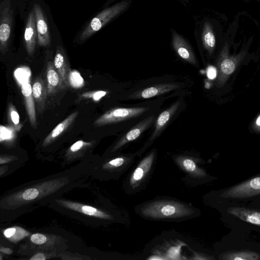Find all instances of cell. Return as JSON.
Listing matches in <instances>:
<instances>
[{"label": "cell", "instance_id": "cell-1", "mask_svg": "<svg viewBox=\"0 0 260 260\" xmlns=\"http://www.w3.org/2000/svg\"><path fill=\"white\" fill-rule=\"evenodd\" d=\"M89 163L77 165L43 178L20 184L0 197V223H11L54 199L85 185Z\"/></svg>", "mask_w": 260, "mask_h": 260}, {"label": "cell", "instance_id": "cell-14", "mask_svg": "<svg viewBox=\"0 0 260 260\" xmlns=\"http://www.w3.org/2000/svg\"><path fill=\"white\" fill-rule=\"evenodd\" d=\"M183 99L180 98L168 108L161 112L157 117L154 123V130L147 142L150 146L153 142L158 138L169 125L177 113L181 110Z\"/></svg>", "mask_w": 260, "mask_h": 260}, {"label": "cell", "instance_id": "cell-12", "mask_svg": "<svg viewBox=\"0 0 260 260\" xmlns=\"http://www.w3.org/2000/svg\"><path fill=\"white\" fill-rule=\"evenodd\" d=\"M156 117L155 114L148 115L140 120L132 127L128 128L113 144L103 156H110L117 153L124 146L137 139L154 124Z\"/></svg>", "mask_w": 260, "mask_h": 260}, {"label": "cell", "instance_id": "cell-23", "mask_svg": "<svg viewBox=\"0 0 260 260\" xmlns=\"http://www.w3.org/2000/svg\"><path fill=\"white\" fill-rule=\"evenodd\" d=\"M31 88L37 112L41 114L44 110L48 95L47 83L41 76H38L34 80Z\"/></svg>", "mask_w": 260, "mask_h": 260}, {"label": "cell", "instance_id": "cell-7", "mask_svg": "<svg viewBox=\"0 0 260 260\" xmlns=\"http://www.w3.org/2000/svg\"><path fill=\"white\" fill-rule=\"evenodd\" d=\"M225 236L223 252L219 258L225 260H260V244L245 238V234L235 231Z\"/></svg>", "mask_w": 260, "mask_h": 260}, {"label": "cell", "instance_id": "cell-32", "mask_svg": "<svg viewBox=\"0 0 260 260\" xmlns=\"http://www.w3.org/2000/svg\"><path fill=\"white\" fill-rule=\"evenodd\" d=\"M107 93V91L97 90L92 92H87L81 94L80 97L83 99H91L94 101H99Z\"/></svg>", "mask_w": 260, "mask_h": 260}, {"label": "cell", "instance_id": "cell-30", "mask_svg": "<svg viewBox=\"0 0 260 260\" xmlns=\"http://www.w3.org/2000/svg\"><path fill=\"white\" fill-rule=\"evenodd\" d=\"M8 117L9 122L16 130H20V118L15 107L10 104L8 107Z\"/></svg>", "mask_w": 260, "mask_h": 260}, {"label": "cell", "instance_id": "cell-16", "mask_svg": "<svg viewBox=\"0 0 260 260\" xmlns=\"http://www.w3.org/2000/svg\"><path fill=\"white\" fill-rule=\"evenodd\" d=\"M180 86V85L177 83L154 85L132 93L128 96V98L133 100L148 99L175 90L179 88Z\"/></svg>", "mask_w": 260, "mask_h": 260}, {"label": "cell", "instance_id": "cell-24", "mask_svg": "<svg viewBox=\"0 0 260 260\" xmlns=\"http://www.w3.org/2000/svg\"><path fill=\"white\" fill-rule=\"evenodd\" d=\"M46 73L48 95L54 94L67 87L51 61L47 63Z\"/></svg>", "mask_w": 260, "mask_h": 260}, {"label": "cell", "instance_id": "cell-25", "mask_svg": "<svg viewBox=\"0 0 260 260\" xmlns=\"http://www.w3.org/2000/svg\"><path fill=\"white\" fill-rule=\"evenodd\" d=\"M21 92L23 96L25 109L31 127H37L36 105L32 93L31 85L28 83L21 85Z\"/></svg>", "mask_w": 260, "mask_h": 260}, {"label": "cell", "instance_id": "cell-26", "mask_svg": "<svg viewBox=\"0 0 260 260\" xmlns=\"http://www.w3.org/2000/svg\"><path fill=\"white\" fill-rule=\"evenodd\" d=\"M53 63L64 83L68 87V77L71 70L66 52L60 46L56 47Z\"/></svg>", "mask_w": 260, "mask_h": 260}, {"label": "cell", "instance_id": "cell-31", "mask_svg": "<svg viewBox=\"0 0 260 260\" xmlns=\"http://www.w3.org/2000/svg\"><path fill=\"white\" fill-rule=\"evenodd\" d=\"M220 68L222 75H229L234 71L236 65L233 60L227 58L222 60Z\"/></svg>", "mask_w": 260, "mask_h": 260}, {"label": "cell", "instance_id": "cell-37", "mask_svg": "<svg viewBox=\"0 0 260 260\" xmlns=\"http://www.w3.org/2000/svg\"><path fill=\"white\" fill-rule=\"evenodd\" d=\"M254 126L257 130L260 131V115L256 118Z\"/></svg>", "mask_w": 260, "mask_h": 260}, {"label": "cell", "instance_id": "cell-29", "mask_svg": "<svg viewBox=\"0 0 260 260\" xmlns=\"http://www.w3.org/2000/svg\"><path fill=\"white\" fill-rule=\"evenodd\" d=\"M69 86L75 88H79L84 85V81L78 71H71L68 77Z\"/></svg>", "mask_w": 260, "mask_h": 260}, {"label": "cell", "instance_id": "cell-4", "mask_svg": "<svg viewBox=\"0 0 260 260\" xmlns=\"http://www.w3.org/2000/svg\"><path fill=\"white\" fill-rule=\"evenodd\" d=\"M149 146L146 143L141 150L134 153L95 156L89 165L90 176L100 181L118 179L133 164L135 158Z\"/></svg>", "mask_w": 260, "mask_h": 260}, {"label": "cell", "instance_id": "cell-9", "mask_svg": "<svg viewBox=\"0 0 260 260\" xmlns=\"http://www.w3.org/2000/svg\"><path fill=\"white\" fill-rule=\"evenodd\" d=\"M151 106L116 107L113 108L98 118L94 122L96 126H102L117 123L135 120L145 116L149 112Z\"/></svg>", "mask_w": 260, "mask_h": 260}, {"label": "cell", "instance_id": "cell-33", "mask_svg": "<svg viewBox=\"0 0 260 260\" xmlns=\"http://www.w3.org/2000/svg\"><path fill=\"white\" fill-rule=\"evenodd\" d=\"M52 255L47 252L43 251L36 252L28 258L31 260H44L50 258V256Z\"/></svg>", "mask_w": 260, "mask_h": 260}, {"label": "cell", "instance_id": "cell-36", "mask_svg": "<svg viewBox=\"0 0 260 260\" xmlns=\"http://www.w3.org/2000/svg\"><path fill=\"white\" fill-rule=\"evenodd\" d=\"M216 76V70L212 67H210L208 70V76L210 79L214 78Z\"/></svg>", "mask_w": 260, "mask_h": 260}, {"label": "cell", "instance_id": "cell-19", "mask_svg": "<svg viewBox=\"0 0 260 260\" xmlns=\"http://www.w3.org/2000/svg\"><path fill=\"white\" fill-rule=\"evenodd\" d=\"M38 32V42L40 46L47 47L50 45V36L47 21L40 6L35 4L33 8Z\"/></svg>", "mask_w": 260, "mask_h": 260}, {"label": "cell", "instance_id": "cell-10", "mask_svg": "<svg viewBox=\"0 0 260 260\" xmlns=\"http://www.w3.org/2000/svg\"><path fill=\"white\" fill-rule=\"evenodd\" d=\"M95 145L94 141L78 140L60 153L58 162L62 168L77 161L90 163L95 157L92 155Z\"/></svg>", "mask_w": 260, "mask_h": 260}, {"label": "cell", "instance_id": "cell-13", "mask_svg": "<svg viewBox=\"0 0 260 260\" xmlns=\"http://www.w3.org/2000/svg\"><path fill=\"white\" fill-rule=\"evenodd\" d=\"M13 11L10 0H4L0 6V50L5 54L7 50L13 24Z\"/></svg>", "mask_w": 260, "mask_h": 260}, {"label": "cell", "instance_id": "cell-6", "mask_svg": "<svg viewBox=\"0 0 260 260\" xmlns=\"http://www.w3.org/2000/svg\"><path fill=\"white\" fill-rule=\"evenodd\" d=\"M31 231L30 235L26 239L28 244L32 245L31 248L45 251L50 254L51 253L49 250L52 253L66 252V249L71 246L70 244L81 243L79 240L77 241V238H74L72 235L57 229H45L38 232H32L31 229Z\"/></svg>", "mask_w": 260, "mask_h": 260}, {"label": "cell", "instance_id": "cell-18", "mask_svg": "<svg viewBox=\"0 0 260 260\" xmlns=\"http://www.w3.org/2000/svg\"><path fill=\"white\" fill-rule=\"evenodd\" d=\"M172 46L177 55L186 62L197 66L196 56L188 44L176 31L172 29Z\"/></svg>", "mask_w": 260, "mask_h": 260}, {"label": "cell", "instance_id": "cell-21", "mask_svg": "<svg viewBox=\"0 0 260 260\" xmlns=\"http://www.w3.org/2000/svg\"><path fill=\"white\" fill-rule=\"evenodd\" d=\"M78 114V111H75L69 115L62 121L58 124L51 133L44 139L41 144V148L45 151L53 145L61 135H62L75 120Z\"/></svg>", "mask_w": 260, "mask_h": 260}, {"label": "cell", "instance_id": "cell-20", "mask_svg": "<svg viewBox=\"0 0 260 260\" xmlns=\"http://www.w3.org/2000/svg\"><path fill=\"white\" fill-rule=\"evenodd\" d=\"M1 230V241L5 245L16 244L20 241L27 239L31 231L18 225L8 226Z\"/></svg>", "mask_w": 260, "mask_h": 260}, {"label": "cell", "instance_id": "cell-22", "mask_svg": "<svg viewBox=\"0 0 260 260\" xmlns=\"http://www.w3.org/2000/svg\"><path fill=\"white\" fill-rule=\"evenodd\" d=\"M37 39L36 17L32 9L29 14L24 34L25 46L29 56H32L34 54Z\"/></svg>", "mask_w": 260, "mask_h": 260}, {"label": "cell", "instance_id": "cell-3", "mask_svg": "<svg viewBox=\"0 0 260 260\" xmlns=\"http://www.w3.org/2000/svg\"><path fill=\"white\" fill-rule=\"evenodd\" d=\"M224 222L233 230L260 234V200L249 202L219 201Z\"/></svg>", "mask_w": 260, "mask_h": 260}, {"label": "cell", "instance_id": "cell-27", "mask_svg": "<svg viewBox=\"0 0 260 260\" xmlns=\"http://www.w3.org/2000/svg\"><path fill=\"white\" fill-rule=\"evenodd\" d=\"M177 163L189 174L194 175L199 177H205L207 174L201 170L193 159L189 157L180 156L176 158Z\"/></svg>", "mask_w": 260, "mask_h": 260}, {"label": "cell", "instance_id": "cell-35", "mask_svg": "<svg viewBox=\"0 0 260 260\" xmlns=\"http://www.w3.org/2000/svg\"><path fill=\"white\" fill-rule=\"evenodd\" d=\"M0 251L1 253L6 255H10L13 253V250L12 248L8 247L5 246L4 245H1Z\"/></svg>", "mask_w": 260, "mask_h": 260}, {"label": "cell", "instance_id": "cell-8", "mask_svg": "<svg viewBox=\"0 0 260 260\" xmlns=\"http://www.w3.org/2000/svg\"><path fill=\"white\" fill-rule=\"evenodd\" d=\"M219 201L246 203L260 200V174L219 191Z\"/></svg>", "mask_w": 260, "mask_h": 260}, {"label": "cell", "instance_id": "cell-28", "mask_svg": "<svg viewBox=\"0 0 260 260\" xmlns=\"http://www.w3.org/2000/svg\"><path fill=\"white\" fill-rule=\"evenodd\" d=\"M202 42L205 48L211 52L214 49L216 40L211 26L208 22L204 24L202 35Z\"/></svg>", "mask_w": 260, "mask_h": 260}, {"label": "cell", "instance_id": "cell-5", "mask_svg": "<svg viewBox=\"0 0 260 260\" xmlns=\"http://www.w3.org/2000/svg\"><path fill=\"white\" fill-rule=\"evenodd\" d=\"M140 215L150 219H184L196 211L188 205L171 200H157L146 203L139 209Z\"/></svg>", "mask_w": 260, "mask_h": 260}, {"label": "cell", "instance_id": "cell-17", "mask_svg": "<svg viewBox=\"0 0 260 260\" xmlns=\"http://www.w3.org/2000/svg\"><path fill=\"white\" fill-rule=\"evenodd\" d=\"M27 160L24 156L11 153L0 154V178L2 179L23 166Z\"/></svg>", "mask_w": 260, "mask_h": 260}, {"label": "cell", "instance_id": "cell-34", "mask_svg": "<svg viewBox=\"0 0 260 260\" xmlns=\"http://www.w3.org/2000/svg\"><path fill=\"white\" fill-rule=\"evenodd\" d=\"M1 128L4 131L3 132V131L1 130L2 133L1 134V142L10 141L12 138V136H13L11 131L7 128V127H3L2 125H1Z\"/></svg>", "mask_w": 260, "mask_h": 260}, {"label": "cell", "instance_id": "cell-11", "mask_svg": "<svg viewBox=\"0 0 260 260\" xmlns=\"http://www.w3.org/2000/svg\"><path fill=\"white\" fill-rule=\"evenodd\" d=\"M130 1L123 0L107 8L98 13L84 28L80 36L81 41H85L101 29L108 22L116 17L129 5Z\"/></svg>", "mask_w": 260, "mask_h": 260}, {"label": "cell", "instance_id": "cell-2", "mask_svg": "<svg viewBox=\"0 0 260 260\" xmlns=\"http://www.w3.org/2000/svg\"><path fill=\"white\" fill-rule=\"evenodd\" d=\"M56 212L91 226L110 224L116 220L114 212L93 204L59 197L47 206Z\"/></svg>", "mask_w": 260, "mask_h": 260}, {"label": "cell", "instance_id": "cell-15", "mask_svg": "<svg viewBox=\"0 0 260 260\" xmlns=\"http://www.w3.org/2000/svg\"><path fill=\"white\" fill-rule=\"evenodd\" d=\"M155 156L156 151L153 150L140 161L129 177L128 187L134 189L144 182L152 168Z\"/></svg>", "mask_w": 260, "mask_h": 260}]
</instances>
